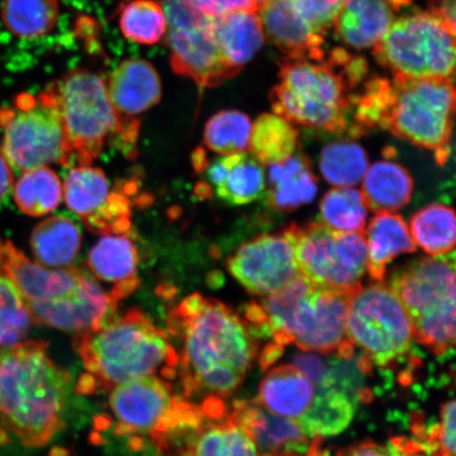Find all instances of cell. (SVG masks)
<instances>
[{"instance_id": "52a82bcc", "label": "cell", "mask_w": 456, "mask_h": 456, "mask_svg": "<svg viewBox=\"0 0 456 456\" xmlns=\"http://www.w3.org/2000/svg\"><path fill=\"white\" fill-rule=\"evenodd\" d=\"M48 89L59 106L72 148V167H90L111 142L127 157L134 155L140 123H127L118 116L98 73L73 70Z\"/></svg>"}, {"instance_id": "7c38bea8", "label": "cell", "mask_w": 456, "mask_h": 456, "mask_svg": "<svg viewBox=\"0 0 456 456\" xmlns=\"http://www.w3.org/2000/svg\"><path fill=\"white\" fill-rule=\"evenodd\" d=\"M351 344L366 355L362 363L380 368L406 357L413 345L414 330L401 300L384 282L358 289L351 296L346 316Z\"/></svg>"}, {"instance_id": "f35d334b", "label": "cell", "mask_w": 456, "mask_h": 456, "mask_svg": "<svg viewBox=\"0 0 456 456\" xmlns=\"http://www.w3.org/2000/svg\"><path fill=\"white\" fill-rule=\"evenodd\" d=\"M119 28L128 41L156 45L167 34L164 13L156 0H131L119 12Z\"/></svg>"}, {"instance_id": "603a6c76", "label": "cell", "mask_w": 456, "mask_h": 456, "mask_svg": "<svg viewBox=\"0 0 456 456\" xmlns=\"http://www.w3.org/2000/svg\"><path fill=\"white\" fill-rule=\"evenodd\" d=\"M174 447H178L175 452L178 456H261L252 436L233 418L230 408L208 415Z\"/></svg>"}, {"instance_id": "7402d4cb", "label": "cell", "mask_w": 456, "mask_h": 456, "mask_svg": "<svg viewBox=\"0 0 456 456\" xmlns=\"http://www.w3.org/2000/svg\"><path fill=\"white\" fill-rule=\"evenodd\" d=\"M107 89L114 110L127 123H140L135 118L162 98L161 78L156 68L142 59L123 61L111 73Z\"/></svg>"}, {"instance_id": "7dc6e473", "label": "cell", "mask_w": 456, "mask_h": 456, "mask_svg": "<svg viewBox=\"0 0 456 456\" xmlns=\"http://www.w3.org/2000/svg\"><path fill=\"white\" fill-rule=\"evenodd\" d=\"M14 183L13 170L7 159L0 152V201L8 196Z\"/></svg>"}, {"instance_id": "bcb514c9", "label": "cell", "mask_w": 456, "mask_h": 456, "mask_svg": "<svg viewBox=\"0 0 456 456\" xmlns=\"http://www.w3.org/2000/svg\"><path fill=\"white\" fill-rule=\"evenodd\" d=\"M195 4L210 19H219L233 12L256 13L259 8L256 0H195Z\"/></svg>"}, {"instance_id": "484cf974", "label": "cell", "mask_w": 456, "mask_h": 456, "mask_svg": "<svg viewBox=\"0 0 456 456\" xmlns=\"http://www.w3.org/2000/svg\"><path fill=\"white\" fill-rule=\"evenodd\" d=\"M315 393V383L305 370L283 364L265 376L256 399L270 412L298 420L309 411Z\"/></svg>"}, {"instance_id": "ab89813d", "label": "cell", "mask_w": 456, "mask_h": 456, "mask_svg": "<svg viewBox=\"0 0 456 456\" xmlns=\"http://www.w3.org/2000/svg\"><path fill=\"white\" fill-rule=\"evenodd\" d=\"M252 124L241 111L224 110L210 118L204 129V144L222 156L237 155L248 150Z\"/></svg>"}, {"instance_id": "ac0fdd59", "label": "cell", "mask_w": 456, "mask_h": 456, "mask_svg": "<svg viewBox=\"0 0 456 456\" xmlns=\"http://www.w3.org/2000/svg\"><path fill=\"white\" fill-rule=\"evenodd\" d=\"M0 272L19 289L26 304L61 300L76 294L85 271L77 267L50 271L28 258L12 242L0 238Z\"/></svg>"}, {"instance_id": "836d02e7", "label": "cell", "mask_w": 456, "mask_h": 456, "mask_svg": "<svg viewBox=\"0 0 456 456\" xmlns=\"http://www.w3.org/2000/svg\"><path fill=\"white\" fill-rule=\"evenodd\" d=\"M410 232L416 245L431 256L453 252L456 240L454 210L442 203H433L414 214Z\"/></svg>"}, {"instance_id": "f1b7e54d", "label": "cell", "mask_w": 456, "mask_h": 456, "mask_svg": "<svg viewBox=\"0 0 456 456\" xmlns=\"http://www.w3.org/2000/svg\"><path fill=\"white\" fill-rule=\"evenodd\" d=\"M413 180L408 170L390 159L376 162L363 176L362 193L367 208L376 214L402 209L411 200Z\"/></svg>"}, {"instance_id": "8fae6325", "label": "cell", "mask_w": 456, "mask_h": 456, "mask_svg": "<svg viewBox=\"0 0 456 456\" xmlns=\"http://www.w3.org/2000/svg\"><path fill=\"white\" fill-rule=\"evenodd\" d=\"M373 55L395 77L452 78L455 24L432 10L402 17L374 45Z\"/></svg>"}, {"instance_id": "60d3db41", "label": "cell", "mask_w": 456, "mask_h": 456, "mask_svg": "<svg viewBox=\"0 0 456 456\" xmlns=\"http://www.w3.org/2000/svg\"><path fill=\"white\" fill-rule=\"evenodd\" d=\"M33 323L19 289L0 272V349L24 340Z\"/></svg>"}, {"instance_id": "83f0119b", "label": "cell", "mask_w": 456, "mask_h": 456, "mask_svg": "<svg viewBox=\"0 0 456 456\" xmlns=\"http://www.w3.org/2000/svg\"><path fill=\"white\" fill-rule=\"evenodd\" d=\"M364 237L368 248L367 271L375 282H384L387 265L396 256L416 252L408 224L396 214H376Z\"/></svg>"}, {"instance_id": "e575fe53", "label": "cell", "mask_w": 456, "mask_h": 456, "mask_svg": "<svg viewBox=\"0 0 456 456\" xmlns=\"http://www.w3.org/2000/svg\"><path fill=\"white\" fill-rule=\"evenodd\" d=\"M60 15L59 0H4L2 20L20 38H38L53 30Z\"/></svg>"}, {"instance_id": "c3c4849f", "label": "cell", "mask_w": 456, "mask_h": 456, "mask_svg": "<svg viewBox=\"0 0 456 456\" xmlns=\"http://www.w3.org/2000/svg\"><path fill=\"white\" fill-rule=\"evenodd\" d=\"M322 437H314L311 446L305 452H285L265 456H322Z\"/></svg>"}, {"instance_id": "277c9868", "label": "cell", "mask_w": 456, "mask_h": 456, "mask_svg": "<svg viewBox=\"0 0 456 456\" xmlns=\"http://www.w3.org/2000/svg\"><path fill=\"white\" fill-rule=\"evenodd\" d=\"M356 131L381 128L448 161L455 110L452 78L375 77L353 102Z\"/></svg>"}, {"instance_id": "ba28073f", "label": "cell", "mask_w": 456, "mask_h": 456, "mask_svg": "<svg viewBox=\"0 0 456 456\" xmlns=\"http://www.w3.org/2000/svg\"><path fill=\"white\" fill-rule=\"evenodd\" d=\"M108 403L118 436L150 437L165 453L209 415L202 403L176 395L170 380L156 375L114 387Z\"/></svg>"}, {"instance_id": "8d00e7d4", "label": "cell", "mask_w": 456, "mask_h": 456, "mask_svg": "<svg viewBox=\"0 0 456 456\" xmlns=\"http://www.w3.org/2000/svg\"><path fill=\"white\" fill-rule=\"evenodd\" d=\"M319 165L323 178L336 187L361 183L369 167L366 151L350 141L334 142L324 147Z\"/></svg>"}, {"instance_id": "d6a6232c", "label": "cell", "mask_w": 456, "mask_h": 456, "mask_svg": "<svg viewBox=\"0 0 456 456\" xmlns=\"http://www.w3.org/2000/svg\"><path fill=\"white\" fill-rule=\"evenodd\" d=\"M298 146V131L284 118L262 114L250 134L248 150L261 165L281 163L292 157Z\"/></svg>"}, {"instance_id": "4316f807", "label": "cell", "mask_w": 456, "mask_h": 456, "mask_svg": "<svg viewBox=\"0 0 456 456\" xmlns=\"http://www.w3.org/2000/svg\"><path fill=\"white\" fill-rule=\"evenodd\" d=\"M318 191L310 159L297 153L285 161L269 165L266 203L277 212L289 213L309 204Z\"/></svg>"}, {"instance_id": "6da1fadb", "label": "cell", "mask_w": 456, "mask_h": 456, "mask_svg": "<svg viewBox=\"0 0 456 456\" xmlns=\"http://www.w3.org/2000/svg\"><path fill=\"white\" fill-rule=\"evenodd\" d=\"M167 330L178 342V378L188 399L231 396L258 356L256 332L247 319L224 302L200 294L169 311Z\"/></svg>"}, {"instance_id": "7bdbcfd3", "label": "cell", "mask_w": 456, "mask_h": 456, "mask_svg": "<svg viewBox=\"0 0 456 456\" xmlns=\"http://www.w3.org/2000/svg\"><path fill=\"white\" fill-rule=\"evenodd\" d=\"M161 7L167 28H191L208 24L214 19L197 7L195 0H156Z\"/></svg>"}, {"instance_id": "681fc988", "label": "cell", "mask_w": 456, "mask_h": 456, "mask_svg": "<svg viewBox=\"0 0 456 456\" xmlns=\"http://www.w3.org/2000/svg\"><path fill=\"white\" fill-rule=\"evenodd\" d=\"M264 2H266V0H256V3H258L259 4Z\"/></svg>"}, {"instance_id": "ee69618b", "label": "cell", "mask_w": 456, "mask_h": 456, "mask_svg": "<svg viewBox=\"0 0 456 456\" xmlns=\"http://www.w3.org/2000/svg\"><path fill=\"white\" fill-rule=\"evenodd\" d=\"M432 456H455V401L447 402L441 410V419L431 433Z\"/></svg>"}, {"instance_id": "1f68e13d", "label": "cell", "mask_w": 456, "mask_h": 456, "mask_svg": "<svg viewBox=\"0 0 456 456\" xmlns=\"http://www.w3.org/2000/svg\"><path fill=\"white\" fill-rule=\"evenodd\" d=\"M315 397L309 411L298 424L310 437L335 436L344 431L354 416V406L344 392L336 389L324 379L316 380Z\"/></svg>"}, {"instance_id": "4fadbf2b", "label": "cell", "mask_w": 456, "mask_h": 456, "mask_svg": "<svg viewBox=\"0 0 456 456\" xmlns=\"http://www.w3.org/2000/svg\"><path fill=\"white\" fill-rule=\"evenodd\" d=\"M284 232L292 241L300 275L316 287L355 293L367 272L363 232L330 230L322 222L290 224Z\"/></svg>"}, {"instance_id": "9a60e30c", "label": "cell", "mask_w": 456, "mask_h": 456, "mask_svg": "<svg viewBox=\"0 0 456 456\" xmlns=\"http://www.w3.org/2000/svg\"><path fill=\"white\" fill-rule=\"evenodd\" d=\"M228 271L248 293L266 297L300 276L288 233H272L241 245L227 260Z\"/></svg>"}, {"instance_id": "2e32d148", "label": "cell", "mask_w": 456, "mask_h": 456, "mask_svg": "<svg viewBox=\"0 0 456 456\" xmlns=\"http://www.w3.org/2000/svg\"><path fill=\"white\" fill-rule=\"evenodd\" d=\"M208 24L167 28L165 42L170 51V64L175 73L190 77L200 89L215 87L240 71L225 61Z\"/></svg>"}, {"instance_id": "f6af8a7d", "label": "cell", "mask_w": 456, "mask_h": 456, "mask_svg": "<svg viewBox=\"0 0 456 456\" xmlns=\"http://www.w3.org/2000/svg\"><path fill=\"white\" fill-rule=\"evenodd\" d=\"M392 446L362 442L341 452L338 456H424L418 444L395 440Z\"/></svg>"}, {"instance_id": "7a4b0ae2", "label": "cell", "mask_w": 456, "mask_h": 456, "mask_svg": "<svg viewBox=\"0 0 456 456\" xmlns=\"http://www.w3.org/2000/svg\"><path fill=\"white\" fill-rule=\"evenodd\" d=\"M70 385L47 342L22 340L0 349V429L27 448L45 446L65 427Z\"/></svg>"}, {"instance_id": "74e56055", "label": "cell", "mask_w": 456, "mask_h": 456, "mask_svg": "<svg viewBox=\"0 0 456 456\" xmlns=\"http://www.w3.org/2000/svg\"><path fill=\"white\" fill-rule=\"evenodd\" d=\"M322 224L330 230L346 232H366L368 208L362 191L351 187L329 191L321 203Z\"/></svg>"}, {"instance_id": "5b68a950", "label": "cell", "mask_w": 456, "mask_h": 456, "mask_svg": "<svg viewBox=\"0 0 456 456\" xmlns=\"http://www.w3.org/2000/svg\"><path fill=\"white\" fill-rule=\"evenodd\" d=\"M354 293L316 287L301 275L277 293L250 302L243 317L256 332L264 330L271 345H294L319 354L338 353L349 359L354 346L347 338L346 316Z\"/></svg>"}, {"instance_id": "cb8c5ba5", "label": "cell", "mask_w": 456, "mask_h": 456, "mask_svg": "<svg viewBox=\"0 0 456 456\" xmlns=\"http://www.w3.org/2000/svg\"><path fill=\"white\" fill-rule=\"evenodd\" d=\"M411 0H345L334 26L342 42L358 50L374 47Z\"/></svg>"}, {"instance_id": "3957f363", "label": "cell", "mask_w": 456, "mask_h": 456, "mask_svg": "<svg viewBox=\"0 0 456 456\" xmlns=\"http://www.w3.org/2000/svg\"><path fill=\"white\" fill-rule=\"evenodd\" d=\"M73 346L85 369L76 387L78 395L110 392L145 376L178 378L173 340L136 307L117 313L93 332L77 335Z\"/></svg>"}, {"instance_id": "e0dca14e", "label": "cell", "mask_w": 456, "mask_h": 456, "mask_svg": "<svg viewBox=\"0 0 456 456\" xmlns=\"http://www.w3.org/2000/svg\"><path fill=\"white\" fill-rule=\"evenodd\" d=\"M118 304L85 271L81 285L70 297L27 304L33 322L77 335L93 332L118 313Z\"/></svg>"}, {"instance_id": "d4e9b609", "label": "cell", "mask_w": 456, "mask_h": 456, "mask_svg": "<svg viewBox=\"0 0 456 456\" xmlns=\"http://www.w3.org/2000/svg\"><path fill=\"white\" fill-rule=\"evenodd\" d=\"M134 232L107 235L91 248L88 266L100 281L111 284L110 292L117 302L127 298L139 288V254Z\"/></svg>"}, {"instance_id": "9c48e42d", "label": "cell", "mask_w": 456, "mask_h": 456, "mask_svg": "<svg viewBox=\"0 0 456 456\" xmlns=\"http://www.w3.org/2000/svg\"><path fill=\"white\" fill-rule=\"evenodd\" d=\"M390 289L412 323L414 338L436 355L455 345V255L415 260L393 273Z\"/></svg>"}, {"instance_id": "f546056e", "label": "cell", "mask_w": 456, "mask_h": 456, "mask_svg": "<svg viewBox=\"0 0 456 456\" xmlns=\"http://www.w3.org/2000/svg\"><path fill=\"white\" fill-rule=\"evenodd\" d=\"M30 244L37 264L68 269L81 250L82 232L76 222L64 216H54L34 228Z\"/></svg>"}, {"instance_id": "d590c367", "label": "cell", "mask_w": 456, "mask_h": 456, "mask_svg": "<svg viewBox=\"0 0 456 456\" xmlns=\"http://www.w3.org/2000/svg\"><path fill=\"white\" fill-rule=\"evenodd\" d=\"M60 176L48 167L26 171L14 186V199L20 212L42 216L53 212L61 202Z\"/></svg>"}, {"instance_id": "5bb4252c", "label": "cell", "mask_w": 456, "mask_h": 456, "mask_svg": "<svg viewBox=\"0 0 456 456\" xmlns=\"http://www.w3.org/2000/svg\"><path fill=\"white\" fill-rule=\"evenodd\" d=\"M136 185L126 182L121 190L111 191L104 171L76 167L67 174L62 192L68 208L96 235H121L131 232L129 191Z\"/></svg>"}, {"instance_id": "ffe728a7", "label": "cell", "mask_w": 456, "mask_h": 456, "mask_svg": "<svg viewBox=\"0 0 456 456\" xmlns=\"http://www.w3.org/2000/svg\"><path fill=\"white\" fill-rule=\"evenodd\" d=\"M239 423L252 436L261 456L285 452H305L313 438L297 420L281 418L253 401H235L230 408Z\"/></svg>"}, {"instance_id": "30bf717a", "label": "cell", "mask_w": 456, "mask_h": 456, "mask_svg": "<svg viewBox=\"0 0 456 456\" xmlns=\"http://www.w3.org/2000/svg\"><path fill=\"white\" fill-rule=\"evenodd\" d=\"M0 152L20 171L57 164L73 167L72 148L53 94H21L0 108Z\"/></svg>"}, {"instance_id": "b9f144b4", "label": "cell", "mask_w": 456, "mask_h": 456, "mask_svg": "<svg viewBox=\"0 0 456 456\" xmlns=\"http://www.w3.org/2000/svg\"><path fill=\"white\" fill-rule=\"evenodd\" d=\"M297 14L314 31L324 36L334 26L345 0H289Z\"/></svg>"}, {"instance_id": "8992f818", "label": "cell", "mask_w": 456, "mask_h": 456, "mask_svg": "<svg viewBox=\"0 0 456 456\" xmlns=\"http://www.w3.org/2000/svg\"><path fill=\"white\" fill-rule=\"evenodd\" d=\"M278 64L279 84L270 95L276 116L328 133L347 128L353 104L349 94L366 77V60L335 49L322 60L282 56Z\"/></svg>"}, {"instance_id": "4dcf8cb0", "label": "cell", "mask_w": 456, "mask_h": 456, "mask_svg": "<svg viewBox=\"0 0 456 456\" xmlns=\"http://www.w3.org/2000/svg\"><path fill=\"white\" fill-rule=\"evenodd\" d=\"M214 36L225 61L241 71L265 42L258 14L233 12L214 19Z\"/></svg>"}, {"instance_id": "44dd1931", "label": "cell", "mask_w": 456, "mask_h": 456, "mask_svg": "<svg viewBox=\"0 0 456 456\" xmlns=\"http://www.w3.org/2000/svg\"><path fill=\"white\" fill-rule=\"evenodd\" d=\"M256 14L265 37L283 56L317 61L326 55L323 36L301 19L289 0H266L259 4Z\"/></svg>"}, {"instance_id": "d6986e66", "label": "cell", "mask_w": 456, "mask_h": 456, "mask_svg": "<svg viewBox=\"0 0 456 456\" xmlns=\"http://www.w3.org/2000/svg\"><path fill=\"white\" fill-rule=\"evenodd\" d=\"M200 174H204L207 181L195 188L199 199L215 193L226 203L244 205L256 201L265 191V170L250 153L224 156L212 163L208 159Z\"/></svg>"}]
</instances>
